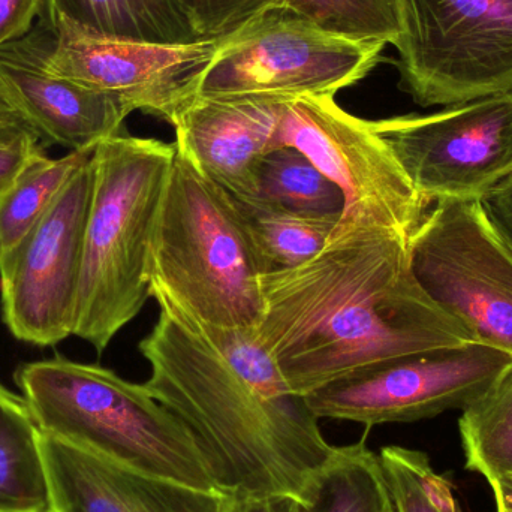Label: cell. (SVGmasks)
<instances>
[{
	"mask_svg": "<svg viewBox=\"0 0 512 512\" xmlns=\"http://www.w3.org/2000/svg\"><path fill=\"white\" fill-rule=\"evenodd\" d=\"M297 512H394L378 454L366 441L334 447Z\"/></svg>",
	"mask_w": 512,
	"mask_h": 512,
	"instance_id": "d6986e66",
	"label": "cell"
},
{
	"mask_svg": "<svg viewBox=\"0 0 512 512\" xmlns=\"http://www.w3.org/2000/svg\"><path fill=\"white\" fill-rule=\"evenodd\" d=\"M298 499L286 495H228L222 512H297Z\"/></svg>",
	"mask_w": 512,
	"mask_h": 512,
	"instance_id": "f546056e",
	"label": "cell"
},
{
	"mask_svg": "<svg viewBox=\"0 0 512 512\" xmlns=\"http://www.w3.org/2000/svg\"><path fill=\"white\" fill-rule=\"evenodd\" d=\"M498 512H507V511L498 510Z\"/></svg>",
	"mask_w": 512,
	"mask_h": 512,
	"instance_id": "d6a6232c",
	"label": "cell"
},
{
	"mask_svg": "<svg viewBox=\"0 0 512 512\" xmlns=\"http://www.w3.org/2000/svg\"><path fill=\"white\" fill-rule=\"evenodd\" d=\"M203 42L227 39L280 0H173Z\"/></svg>",
	"mask_w": 512,
	"mask_h": 512,
	"instance_id": "484cf974",
	"label": "cell"
},
{
	"mask_svg": "<svg viewBox=\"0 0 512 512\" xmlns=\"http://www.w3.org/2000/svg\"><path fill=\"white\" fill-rule=\"evenodd\" d=\"M41 9L42 0H0V47L26 36Z\"/></svg>",
	"mask_w": 512,
	"mask_h": 512,
	"instance_id": "83f0119b",
	"label": "cell"
},
{
	"mask_svg": "<svg viewBox=\"0 0 512 512\" xmlns=\"http://www.w3.org/2000/svg\"><path fill=\"white\" fill-rule=\"evenodd\" d=\"M92 188L90 158L60 189L41 221L0 258L2 321L20 342L47 348L74 336Z\"/></svg>",
	"mask_w": 512,
	"mask_h": 512,
	"instance_id": "7c38bea8",
	"label": "cell"
},
{
	"mask_svg": "<svg viewBox=\"0 0 512 512\" xmlns=\"http://www.w3.org/2000/svg\"><path fill=\"white\" fill-rule=\"evenodd\" d=\"M400 87L420 107L512 92V0H399Z\"/></svg>",
	"mask_w": 512,
	"mask_h": 512,
	"instance_id": "52a82bcc",
	"label": "cell"
},
{
	"mask_svg": "<svg viewBox=\"0 0 512 512\" xmlns=\"http://www.w3.org/2000/svg\"><path fill=\"white\" fill-rule=\"evenodd\" d=\"M65 17L110 38L159 45L201 41L173 0H42L39 21Z\"/></svg>",
	"mask_w": 512,
	"mask_h": 512,
	"instance_id": "e0dca14e",
	"label": "cell"
},
{
	"mask_svg": "<svg viewBox=\"0 0 512 512\" xmlns=\"http://www.w3.org/2000/svg\"><path fill=\"white\" fill-rule=\"evenodd\" d=\"M264 98H197L174 123L176 147L239 201L255 194L256 171L280 147L285 104Z\"/></svg>",
	"mask_w": 512,
	"mask_h": 512,
	"instance_id": "9a60e30c",
	"label": "cell"
},
{
	"mask_svg": "<svg viewBox=\"0 0 512 512\" xmlns=\"http://www.w3.org/2000/svg\"><path fill=\"white\" fill-rule=\"evenodd\" d=\"M256 340L294 393L388 361L474 342L439 309L412 270L409 239L339 221L318 255L262 274Z\"/></svg>",
	"mask_w": 512,
	"mask_h": 512,
	"instance_id": "6da1fadb",
	"label": "cell"
},
{
	"mask_svg": "<svg viewBox=\"0 0 512 512\" xmlns=\"http://www.w3.org/2000/svg\"><path fill=\"white\" fill-rule=\"evenodd\" d=\"M498 510L512 512V475L498 478L490 483Z\"/></svg>",
	"mask_w": 512,
	"mask_h": 512,
	"instance_id": "1f68e13d",
	"label": "cell"
},
{
	"mask_svg": "<svg viewBox=\"0 0 512 512\" xmlns=\"http://www.w3.org/2000/svg\"><path fill=\"white\" fill-rule=\"evenodd\" d=\"M159 318L140 352L146 388L200 447L228 495L300 499L333 445L304 396L294 393L254 330H219L156 298Z\"/></svg>",
	"mask_w": 512,
	"mask_h": 512,
	"instance_id": "7a4b0ae2",
	"label": "cell"
},
{
	"mask_svg": "<svg viewBox=\"0 0 512 512\" xmlns=\"http://www.w3.org/2000/svg\"><path fill=\"white\" fill-rule=\"evenodd\" d=\"M279 6L354 41L394 45L402 35L399 0H280Z\"/></svg>",
	"mask_w": 512,
	"mask_h": 512,
	"instance_id": "cb8c5ba5",
	"label": "cell"
},
{
	"mask_svg": "<svg viewBox=\"0 0 512 512\" xmlns=\"http://www.w3.org/2000/svg\"><path fill=\"white\" fill-rule=\"evenodd\" d=\"M378 456L394 512H462L453 483L432 468L426 454L388 445Z\"/></svg>",
	"mask_w": 512,
	"mask_h": 512,
	"instance_id": "d4e9b609",
	"label": "cell"
},
{
	"mask_svg": "<svg viewBox=\"0 0 512 512\" xmlns=\"http://www.w3.org/2000/svg\"><path fill=\"white\" fill-rule=\"evenodd\" d=\"M262 274L236 198L176 147L150 239L152 297L203 327L254 330L264 309Z\"/></svg>",
	"mask_w": 512,
	"mask_h": 512,
	"instance_id": "3957f363",
	"label": "cell"
},
{
	"mask_svg": "<svg viewBox=\"0 0 512 512\" xmlns=\"http://www.w3.org/2000/svg\"><path fill=\"white\" fill-rule=\"evenodd\" d=\"M487 218L512 249V179L481 200Z\"/></svg>",
	"mask_w": 512,
	"mask_h": 512,
	"instance_id": "f1b7e54d",
	"label": "cell"
},
{
	"mask_svg": "<svg viewBox=\"0 0 512 512\" xmlns=\"http://www.w3.org/2000/svg\"><path fill=\"white\" fill-rule=\"evenodd\" d=\"M54 41L53 30L38 21L26 36L0 47V81L42 146L93 152L123 134L132 110L114 96L51 74L45 63Z\"/></svg>",
	"mask_w": 512,
	"mask_h": 512,
	"instance_id": "5bb4252c",
	"label": "cell"
},
{
	"mask_svg": "<svg viewBox=\"0 0 512 512\" xmlns=\"http://www.w3.org/2000/svg\"><path fill=\"white\" fill-rule=\"evenodd\" d=\"M459 430L468 471L489 484L512 475V369L463 409Z\"/></svg>",
	"mask_w": 512,
	"mask_h": 512,
	"instance_id": "603a6c76",
	"label": "cell"
},
{
	"mask_svg": "<svg viewBox=\"0 0 512 512\" xmlns=\"http://www.w3.org/2000/svg\"><path fill=\"white\" fill-rule=\"evenodd\" d=\"M53 512H222L228 493L126 468L42 436Z\"/></svg>",
	"mask_w": 512,
	"mask_h": 512,
	"instance_id": "2e32d148",
	"label": "cell"
},
{
	"mask_svg": "<svg viewBox=\"0 0 512 512\" xmlns=\"http://www.w3.org/2000/svg\"><path fill=\"white\" fill-rule=\"evenodd\" d=\"M409 254L433 303L512 357V249L481 201L435 203L409 237Z\"/></svg>",
	"mask_w": 512,
	"mask_h": 512,
	"instance_id": "ba28073f",
	"label": "cell"
},
{
	"mask_svg": "<svg viewBox=\"0 0 512 512\" xmlns=\"http://www.w3.org/2000/svg\"><path fill=\"white\" fill-rule=\"evenodd\" d=\"M42 436L24 397L0 382V512H53Z\"/></svg>",
	"mask_w": 512,
	"mask_h": 512,
	"instance_id": "ac0fdd59",
	"label": "cell"
},
{
	"mask_svg": "<svg viewBox=\"0 0 512 512\" xmlns=\"http://www.w3.org/2000/svg\"><path fill=\"white\" fill-rule=\"evenodd\" d=\"M93 152H69L50 158L39 152L14 183L0 195V258L14 249L41 221L72 174Z\"/></svg>",
	"mask_w": 512,
	"mask_h": 512,
	"instance_id": "44dd1931",
	"label": "cell"
},
{
	"mask_svg": "<svg viewBox=\"0 0 512 512\" xmlns=\"http://www.w3.org/2000/svg\"><path fill=\"white\" fill-rule=\"evenodd\" d=\"M14 382L45 435L144 474L219 490L188 427L146 385L63 355L18 364Z\"/></svg>",
	"mask_w": 512,
	"mask_h": 512,
	"instance_id": "277c9868",
	"label": "cell"
},
{
	"mask_svg": "<svg viewBox=\"0 0 512 512\" xmlns=\"http://www.w3.org/2000/svg\"><path fill=\"white\" fill-rule=\"evenodd\" d=\"M42 150L45 147L33 132L18 135L11 140H0V195L17 180L21 171Z\"/></svg>",
	"mask_w": 512,
	"mask_h": 512,
	"instance_id": "4316f807",
	"label": "cell"
},
{
	"mask_svg": "<svg viewBox=\"0 0 512 512\" xmlns=\"http://www.w3.org/2000/svg\"><path fill=\"white\" fill-rule=\"evenodd\" d=\"M33 132L29 123L21 116L20 111L15 108L0 81V140H11L21 134Z\"/></svg>",
	"mask_w": 512,
	"mask_h": 512,
	"instance_id": "4dcf8cb0",
	"label": "cell"
},
{
	"mask_svg": "<svg viewBox=\"0 0 512 512\" xmlns=\"http://www.w3.org/2000/svg\"><path fill=\"white\" fill-rule=\"evenodd\" d=\"M280 147L303 153L342 191L343 224L411 237L430 206L412 186L370 120L352 116L334 96H303L285 104Z\"/></svg>",
	"mask_w": 512,
	"mask_h": 512,
	"instance_id": "9c48e42d",
	"label": "cell"
},
{
	"mask_svg": "<svg viewBox=\"0 0 512 512\" xmlns=\"http://www.w3.org/2000/svg\"><path fill=\"white\" fill-rule=\"evenodd\" d=\"M370 123L429 204L481 201L512 179V92Z\"/></svg>",
	"mask_w": 512,
	"mask_h": 512,
	"instance_id": "30bf717a",
	"label": "cell"
},
{
	"mask_svg": "<svg viewBox=\"0 0 512 512\" xmlns=\"http://www.w3.org/2000/svg\"><path fill=\"white\" fill-rule=\"evenodd\" d=\"M246 203L267 204L310 215H340L342 191L303 153L282 147L264 156L256 171L255 194Z\"/></svg>",
	"mask_w": 512,
	"mask_h": 512,
	"instance_id": "7402d4cb",
	"label": "cell"
},
{
	"mask_svg": "<svg viewBox=\"0 0 512 512\" xmlns=\"http://www.w3.org/2000/svg\"><path fill=\"white\" fill-rule=\"evenodd\" d=\"M510 369V354L474 340L388 361L306 399L319 420L352 421L367 429L414 423L451 409L463 411Z\"/></svg>",
	"mask_w": 512,
	"mask_h": 512,
	"instance_id": "8fae6325",
	"label": "cell"
},
{
	"mask_svg": "<svg viewBox=\"0 0 512 512\" xmlns=\"http://www.w3.org/2000/svg\"><path fill=\"white\" fill-rule=\"evenodd\" d=\"M264 274L289 270L324 249L340 215H310L267 204L239 201Z\"/></svg>",
	"mask_w": 512,
	"mask_h": 512,
	"instance_id": "ffe728a7",
	"label": "cell"
},
{
	"mask_svg": "<svg viewBox=\"0 0 512 512\" xmlns=\"http://www.w3.org/2000/svg\"><path fill=\"white\" fill-rule=\"evenodd\" d=\"M174 156L176 144L125 132L93 150L74 336L99 355L152 297L150 239Z\"/></svg>",
	"mask_w": 512,
	"mask_h": 512,
	"instance_id": "5b68a950",
	"label": "cell"
},
{
	"mask_svg": "<svg viewBox=\"0 0 512 512\" xmlns=\"http://www.w3.org/2000/svg\"><path fill=\"white\" fill-rule=\"evenodd\" d=\"M47 57L51 74L120 99L134 111L174 125L198 95L218 42L159 45L110 38L57 18Z\"/></svg>",
	"mask_w": 512,
	"mask_h": 512,
	"instance_id": "4fadbf2b",
	"label": "cell"
},
{
	"mask_svg": "<svg viewBox=\"0 0 512 512\" xmlns=\"http://www.w3.org/2000/svg\"><path fill=\"white\" fill-rule=\"evenodd\" d=\"M385 47L333 35L274 6L219 41L197 96L279 101L336 96L364 80Z\"/></svg>",
	"mask_w": 512,
	"mask_h": 512,
	"instance_id": "8992f818",
	"label": "cell"
}]
</instances>
